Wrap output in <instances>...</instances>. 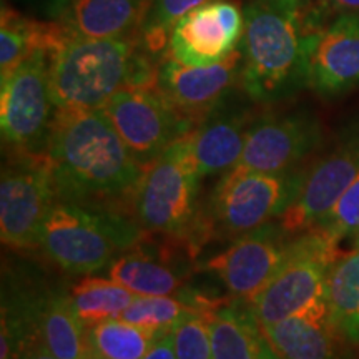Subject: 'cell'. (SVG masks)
<instances>
[{
    "label": "cell",
    "instance_id": "obj_4",
    "mask_svg": "<svg viewBox=\"0 0 359 359\" xmlns=\"http://www.w3.org/2000/svg\"><path fill=\"white\" fill-rule=\"evenodd\" d=\"M142 241V230L115 212L62 201L42 224L39 246L70 275H92L110 266L116 255Z\"/></svg>",
    "mask_w": 359,
    "mask_h": 359
},
{
    "label": "cell",
    "instance_id": "obj_33",
    "mask_svg": "<svg viewBox=\"0 0 359 359\" xmlns=\"http://www.w3.org/2000/svg\"><path fill=\"white\" fill-rule=\"evenodd\" d=\"M320 2L334 12H359V0H320Z\"/></svg>",
    "mask_w": 359,
    "mask_h": 359
},
{
    "label": "cell",
    "instance_id": "obj_2",
    "mask_svg": "<svg viewBox=\"0 0 359 359\" xmlns=\"http://www.w3.org/2000/svg\"><path fill=\"white\" fill-rule=\"evenodd\" d=\"M240 87L251 102L271 105L308 87V37L303 0H248Z\"/></svg>",
    "mask_w": 359,
    "mask_h": 359
},
{
    "label": "cell",
    "instance_id": "obj_20",
    "mask_svg": "<svg viewBox=\"0 0 359 359\" xmlns=\"http://www.w3.org/2000/svg\"><path fill=\"white\" fill-rule=\"evenodd\" d=\"M213 359H281L250 303L233 299L208 314Z\"/></svg>",
    "mask_w": 359,
    "mask_h": 359
},
{
    "label": "cell",
    "instance_id": "obj_23",
    "mask_svg": "<svg viewBox=\"0 0 359 359\" xmlns=\"http://www.w3.org/2000/svg\"><path fill=\"white\" fill-rule=\"evenodd\" d=\"M325 299L331 320L341 333L359 343V250L339 255L330 269Z\"/></svg>",
    "mask_w": 359,
    "mask_h": 359
},
{
    "label": "cell",
    "instance_id": "obj_1",
    "mask_svg": "<svg viewBox=\"0 0 359 359\" xmlns=\"http://www.w3.org/2000/svg\"><path fill=\"white\" fill-rule=\"evenodd\" d=\"M47 160L58 198L103 212L133 203L143 173L102 109L57 110Z\"/></svg>",
    "mask_w": 359,
    "mask_h": 359
},
{
    "label": "cell",
    "instance_id": "obj_25",
    "mask_svg": "<svg viewBox=\"0 0 359 359\" xmlns=\"http://www.w3.org/2000/svg\"><path fill=\"white\" fill-rule=\"evenodd\" d=\"M135 296L133 291L111 278H85L72 288L70 299L80 320L90 327L110 318H118Z\"/></svg>",
    "mask_w": 359,
    "mask_h": 359
},
{
    "label": "cell",
    "instance_id": "obj_17",
    "mask_svg": "<svg viewBox=\"0 0 359 359\" xmlns=\"http://www.w3.org/2000/svg\"><path fill=\"white\" fill-rule=\"evenodd\" d=\"M253 120L251 110L235 90L201 118L191 132L193 154L201 178L235 167L243 155Z\"/></svg>",
    "mask_w": 359,
    "mask_h": 359
},
{
    "label": "cell",
    "instance_id": "obj_27",
    "mask_svg": "<svg viewBox=\"0 0 359 359\" xmlns=\"http://www.w3.org/2000/svg\"><path fill=\"white\" fill-rule=\"evenodd\" d=\"M193 313L201 311L182 298L137 294L130 306L120 313L118 318L130 325L140 326L143 330L165 336L177 326V323Z\"/></svg>",
    "mask_w": 359,
    "mask_h": 359
},
{
    "label": "cell",
    "instance_id": "obj_5",
    "mask_svg": "<svg viewBox=\"0 0 359 359\" xmlns=\"http://www.w3.org/2000/svg\"><path fill=\"white\" fill-rule=\"evenodd\" d=\"M200 180L191 133H188L143 168L133 196L135 215L143 230L193 241L200 231L196 203Z\"/></svg>",
    "mask_w": 359,
    "mask_h": 359
},
{
    "label": "cell",
    "instance_id": "obj_31",
    "mask_svg": "<svg viewBox=\"0 0 359 359\" xmlns=\"http://www.w3.org/2000/svg\"><path fill=\"white\" fill-rule=\"evenodd\" d=\"M143 359H177V356H175L172 333L165 334L163 338L156 341L154 348L147 353V356Z\"/></svg>",
    "mask_w": 359,
    "mask_h": 359
},
{
    "label": "cell",
    "instance_id": "obj_10",
    "mask_svg": "<svg viewBox=\"0 0 359 359\" xmlns=\"http://www.w3.org/2000/svg\"><path fill=\"white\" fill-rule=\"evenodd\" d=\"M0 182V238L8 248L24 251L39 245L42 224L57 198L47 155H15Z\"/></svg>",
    "mask_w": 359,
    "mask_h": 359
},
{
    "label": "cell",
    "instance_id": "obj_14",
    "mask_svg": "<svg viewBox=\"0 0 359 359\" xmlns=\"http://www.w3.org/2000/svg\"><path fill=\"white\" fill-rule=\"evenodd\" d=\"M243 11L230 0H212L188 13L170 34V57L190 67L213 65L240 47Z\"/></svg>",
    "mask_w": 359,
    "mask_h": 359
},
{
    "label": "cell",
    "instance_id": "obj_13",
    "mask_svg": "<svg viewBox=\"0 0 359 359\" xmlns=\"http://www.w3.org/2000/svg\"><path fill=\"white\" fill-rule=\"evenodd\" d=\"M288 236L281 223L269 222L238 236L235 243L208 259L205 268L222 280L233 298L251 303L280 269Z\"/></svg>",
    "mask_w": 359,
    "mask_h": 359
},
{
    "label": "cell",
    "instance_id": "obj_15",
    "mask_svg": "<svg viewBox=\"0 0 359 359\" xmlns=\"http://www.w3.org/2000/svg\"><path fill=\"white\" fill-rule=\"evenodd\" d=\"M243 55L240 47L213 65L190 67L165 57L155 70V87L187 118L198 125L201 118L240 85Z\"/></svg>",
    "mask_w": 359,
    "mask_h": 359
},
{
    "label": "cell",
    "instance_id": "obj_29",
    "mask_svg": "<svg viewBox=\"0 0 359 359\" xmlns=\"http://www.w3.org/2000/svg\"><path fill=\"white\" fill-rule=\"evenodd\" d=\"M316 230H321L327 236L339 243L344 238H353L359 233V173L353 180L351 185L341 195L338 203L330 213L316 224ZM313 230V228H311Z\"/></svg>",
    "mask_w": 359,
    "mask_h": 359
},
{
    "label": "cell",
    "instance_id": "obj_3",
    "mask_svg": "<svg viewBox=\"0 0 359 359\" xmlns=\"http://www.w3.org/2000/svg\"><path fill=\"white\" fill-rule=\"evenodd\" d=\"M155 83L151 62L133 35L62 39L50 50V92L57 110H98L128 85Z\"/></svg>",
    "mask_w": 359,
    "mask_h": 359
},
{
    "label": "cell",
    "instance_id": "obj_21",
    "mask_svg": "<svg viewBox=\"0 0 359 359\" xmlns=\"http://www.w3.org/2000/svg\"><path fill=\"white\" fill-rule=\"evenodd\" d=\"M188 269L173 262V257L135 248L115 258L109 278L142 296H170L180 293Z\"/></svg>",
    "mask_w": 359,
    "mask_h": 359
},
{
    "label": "cell",
    "instance_id": "obj_18",
    "mask_svg": "<svg viewBox=\"0 0 359 359\" xmlns=\"http://www.w3.org/2000/svg\"><path fill=\"white\" fill-rule=\"evenodd\" d=\"M262 327L281 359H353V343L331 320L326 299Z\"/></svg>",
    "mask_w": 359,
    "mask_h": 359
},
{
    "label": "cell",
    "instance_id": "obj_24",
    "mask_svg": "<svg viewBox=\"0 0 359 359\" xmlns=\"http://www.w3.org/2000/svg\"><path fill=\"white\" fill-rule=\"evenodd\" d=\"M163 336L120 318H110L88 327L90 359H143Z\"/></svg>",
    "mask_w": 359,
    "mask_h": 359
},
{
    "label": "cell",
    "instance_id": "obj_6",
    "mask_svg": "<svg viewBox=\"0 0 359 359\" xmlns=\"http://www.w3.org/2000/svg\"><path fill=\"white\" fill-rule=\"evenodd\" d=\"M304 168L285 173L255 172L236 163L219 178L210 196L208 218L200 224L208 235L241 236L283 217L302 190Z\"/></svg>",
    "mask_w": 359,
    "mask_h": 359
},
{
    "label": "cell",
    "instance_id": "obj_26",
    "mask_svg": "<svg viewBox=\"0 0 359 359\" xmlns=\"http://www.w3.org/2000/svg\"><path fill=\"white\" fill-rule=\"evenodd\" d=\"M212 0H151L138 27V39L148 55H160L168 50L170 34L183 17Z\"/></svg>",
    "mask_w": 359,
    "mask_h": 359
},
{
    "label": "cell",
    "instance_id": "obj_28",
    "mask_svg": "<svg viewBox=\"0 0 359 359\" xmlns=\"http://www.w3.org/2000/svg\"><path fill=\"white\" fill-rule=\"evenodd\" d=\"M170 333L177 359H213L208 314H188Z\"/></svg>",
    "mask_w": 359,
    "mask_h": 359
},
{
    "label": "cell",
    "instance_id": "obj_8",
    "mask_svg": "<svg viewBox=\"0 0 359 359\" xmlns=\"http://www.w3.org/2000/svg\"><path fill=\"white\" fill-rule=\"evenodd\" d=\"M57 107L50 92V50L39 47L0 82V130L15 155L45 156Z\"/></svg>",
    "mask_w": 359,
    "mask_h": 359
},
{
    "label": "cell",
    "instance_id": "obj_16",
    "mask_svg": "<svg viewBox=\"0 0 359 359\" xmlns=\"http://www.w3.org/2000/svg\"><path fill=\"white\" fill-rule=\"evenodd\" d=\"M309 83L318 95L338 97L359 85V12L339 13L308 37Z\"/></svg>",
    "mask_w": 359,
    "mask_h": 359
},
{
    "label": "cell",
    "instance_id": "obj_12",
    "mask_svg": "<svg viewBox=\"0 0 359 359\" xmlns=\"http://www.w3.org/2000/svg\"><path fill=\"white\" fill-rule=\"evenodd\" d=\"M358 173L359 128H354L313 167L304 168L302 190L281 218L286 233L299 235L320 224Z\"/></svg>",
    "mask_w": 359,
    "mask_h": 359
},
{
    "label": "cell",
    "instance_id": "obj_22",
    "mask_svg": "<svg viewBox=\"0 0 359 359\" xmlns=\"http://www.w3.org/2000/svg\"><path fill=\"white\" fill-rule=\"evenodd\" d=\"M39 336L57 359H90L88 327L64 291H47L42 296Z\"/></svg>",
    "mask_w": 359,
    "mask_h": 359
},
{
    "label": "cell",
    "instance_id": "obj_34",
    "mask_svg": "<svg viewBox=\"0 0 359 359\" xmlns=\"http://www.w3.org/2000/svg\"><path fill=\"white\" fill-rule=\"evenodd\" d=\"M353 243H354V248L359 250V233H358V235L353 236Z\"/></svg>",
    "mask_w": 359,
    "mask_h": 359
},
{
    "label": "cell",
    "instance_id": "obj_32",
    "mask_svg": "<svg viewBox=\"0 0 359 359\" xmlns=\"http://www.w3.org/2000/svg\"><path fill=\"white\" fill-rule=\"evenodd\" d=\"M20 359H57V358L53 356L50 351H48V348L45 346L43 341L40 339V336H39V338L25 349V353L22 354Z\"/></svg>",
    "mask_w": 359,
    "mask_h": 359
},
{
    "label": "cell",
    "instance_id": "obj_11",
    "mask_svg": "<svg viewBox=\"0 0 359 359\" xmlns=\"http://www.w3.org/2000/svg\"><path fill=\"white\" fill-rule=\"evenodd\" d=\"M321 140V125L309 110L269 111L253 120L238 163L262 173L291 172Z\"/></svg>",
    "mask_w": 359,
    "mask_h": 359
},
{
    "label": "cell",
    "instance_id": "obj_30",
    "mask_svg": "<svg viewBox=\"0 0 359 359\" xmlns=\"http://www.w3.org/2000/svg\"><path fill=\"white\" fill-rule=\"evenodd\" d=\"M75 0H8L20 13L40 22H57Z\"/></svg>",
    "mask_w": 359,
    "mask_h": 359
},
{
    "label": "cell",
    "instance_id": "obj_7",
    "mask_svg": "<svg viewBox=\"0 0 359 359\" xmlns=\"http://www.w3.org/2000/svg\"><path fill=\"white\" fill-rule=\"evenodd\" d=\"M339 255L338 243L316 228L290 240L276 275L250 303L259 325H275L325 299L327 275Z\"/></svg>",
    "mask_w": 359,
    "mask_h": 359
},
{
    "label": "cell",
    "instance_id": "obj_9",
    "mask_svg": "<svg viewBox=\"0 0 359 359\" xmlns=\"http://www.w3.org/2000/svg\"><path fill=\"white\" fill-rule=\"evenodd\" d=\"M102 110L142 168L196 127L161 95L155 83L123 87Z\"/></svg>",
    "mask_w": 359,
    "mask_h": 359
},
{
    "label": "cell",
    "instance_id": "obj_19",
    "mask_svg": "<svg viewBox=\"0 0 359 359\" xmlns=\"http://www.w3.org/2000/svg\"><path fill=\"white\" fill-rule=\"evenodd\" d=\"M151 0H75L60 20L67 37L111 39L138 32Z\"/></svg>",
    "mask_w": 359,
    "mask_h": 359
}]
</instances>
